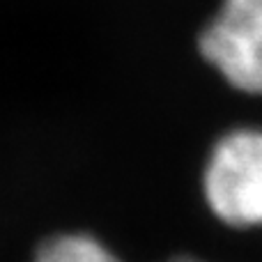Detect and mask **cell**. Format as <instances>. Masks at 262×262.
<instances>
[{
	"instance_id": "obj_4",
	"label": "cell",
	"mask_w": 262,
	"mask_h": 262,
	"mask_svg": "<svg viewBox=\"0 0 262 262\" xmlns=\"http://www.w3.org/2000/svg\"><path fill=\"white\" fill-rule=\"evenodd\" d=\"M172 262H198V260H191V258H180V260H172Z\"/></svg>"
},
{
	"instance_id": "obj_3",
	"label": "cell",
	"mask_w": 262,
	"mask_h": 262,
	"mask_svg": "<svg viewBox=\"0 0 262 262\" xmlns=\"http://www.w3.org/2000/svg\"><path fill=\"white\" fill-rule=\"evenodd\" d=\"M35 262H120L97 239L88 235H60L39 246Z\"/></svg>"
},
{
	"instance_id": "obj_1",
	"label": "cell",
	"mask_w": 262,
	"mask_h": 262,
	"mask_svg": "<svg viewBox=\"0 0 262 262\" xmlns=\"http://www.w3.org/2000/svg\"><path fill=\"white\" fill-rule=\"evenodd\" d=\"M205 198L228 226H262V131L242 129L219 140L205 168Z\"/></svg>"
},
{
	"instance_id": "obj_2",
	"label": "cell",
	"mask_w": 262,
	"mask_h": 262,
	"mask_svg": "<svg viewBox=\"0 0 262 262\" xmlns=\"http://www.w3.org/2000/svg\"><path fill=\"white\" fill-rule=\"evenodd\" d=\"M200 53L232 88L262 95V0H223L200 35Z\"/></svg>"
}]
</instances>
